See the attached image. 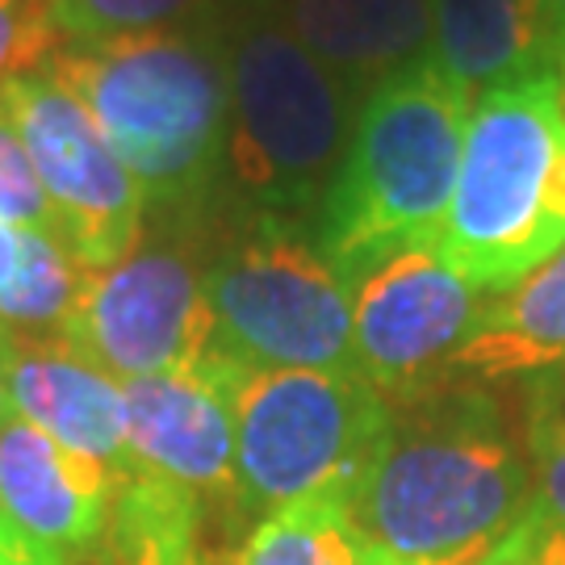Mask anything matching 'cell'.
Wrapping results in <instances>:
<instances>
[{
    "label": "cell",
    "mask_w": 565,
    "mask_h": 565,
    "mask_svg": "<svg viewBox=\"0 0 565 565\" xmlns=\"http://www.w3.org/2000/svg\"><path fill=\"white\" fill-rule=\"evenodd\" d=\"M18 411H13V394H9V373H4V343H0V427L9 424Z\"/></svg>",
    "instance_id": "cell-27"
},
{
    "label": "cell",
    "mask_w": 565,
    "mask_h": 565,
    "mask_svg": "<svg viewBox=\"0 0 565 565\" xmlns=\"http://www.w3.org/2000/svg\"><path fill=\"white\" fill-rule=\"evenodd\" d=\"M51 340L114 382L198 373L218 356L202 273L177 247H135L109 268H88Z\"/></svg>",
    "instance_id": "cell-8"
},
{
    "label": "cell",
    "mask_w": 565,
    "mask_h": 565,
    "mask_svg": "<svg viewBox=\"0 0 565 565\" xmlns=\"http://www.w3.org/2000/svg\"><path fill=\"white\" fill-rule=\"evenodd\" d=\"M527 461H532V507L565 527V424L527 411Z\"/></svg>",
    "instance_id": "cell-22"
},
{
    "label": "cell",
    "mask_w": 565,
    "mask_h": 565,
    "mask_svg": "<svg viewBox=\"0 0 565 565\" xmlns=\"http://www.w3.org/2000/svg\"><path fill=\"white\" fill-rule=\"evenodd\" d=\"M565 364V247L527 277L490 294L448 382L536 377Z\"/></svg>",
    "instance_id": "cell-16"
},
{
    "label": "cell",
    "mask_w": 565,
    "mask_h": 565,
    "mask_svg": "<svg viewBox=\"0 0 565 565\" xmlns=\"http://www.w3.org/2000/svg\"><path fill=\"white\" fill-rule=\"evenodd\" d=\"M294 39L356 97L431 55V0H273Z\"/></svg>",
    "instance_id": "cell-14"
},
{
    "label": "cell",
    "mask_w": 565,
    "mask_h": 565,
    "mask_svg": "<svg viewBox=\"0 0 565 565\" xmlns=\"http://www.w3.org/2000/svg\"><path fill=\"white\" fill-rule=\"evenodd\" d=\"M469 109V93L431 55L364 93L319 205V252L340 277L436 243L461 172Z\"/></svg>",
    "instance_id": "cell-3"
},
{
    "label": "cell",
    "mask_w": 565,
    "mask_h": 565,
    "mask_svg": "<svg viewBox=\"0 0 565 565\" xmlns=\"http://www.w3.org/2000/svg\"><path fill=\"white\" fill-rule=\"evenodd\" d=\"M532 507V461L478 385H436L394 406L348 515L398 565H478Z\"/></svg>",
    "instance_id": "cell-1"
},
{
    "label": "cell",
    "mask_w": 565,
    "mask_h": 565,
    "mask_svg": "<svg viewBox=\"0 0 565 565\" xmlns=\"http://www.w3.org/2000/svg\"><path fill=\"white\" fill-rule=\"evenodd\" d=\"M231 81L226 181L268 223L319 210L361 97L294 39L273 0H226L214 21Z\"/></svg>",
    "instance_id": "cell-4"
},
{
    "label": "cell",
    "mask_w": 565,
    "mask_h": 565,
    "mask_svg": "<svg viewBox=\"0 0 565 565\" xmlns=\"http://www.w3.org/2000/svg\"><path fill=\"white\" fill-rule=\"evenodd\" d=\"M527 411L553 415V419H562L565 424V364L532 377V385H527Z\"/></svg>",
    "instance_id": "cell-26"
},
{
    "label": "cell",
    "mask_w": 565,
    "mask_h": 565,
    "mask_svg": "<svg viewBox=\"0 0 565 565\" xmlns=\"http://www.w3.org/2000/svg\"><path fill=\"white\" fill-rule=\"evenodd\" d=\"M548 21H553V39L565 60V0H548Z\"/></svg>",
    "instance_id": "cell-28"
},
{
    "label": "cell",
    "mask_w": 565,
    "mask_h": 565,
    "mask_svg": "<svg viewBox=\"0 0 565 565\" xmlns=\"http://www.w3.org/2000/svg\"><path fill=\"white\" fill-rule=\"evenodd\" d=\"M364 565H398V562H390V557H377V553H369V548H364Z\"/></svg>",
    "instance_id": "cell-29"
},
{
    "label": "cell",
    "mask_w": 565,
    "mask_h": 565,
    "mask_svg": "<svg viewBox=\"0 0 565 565\" xmlns=\"http://www.w3.org/2000/svg\"><path fill=\"white\" fill-rule=\"evenodd\" d=\"M42 76L88 109L151 210L184 214L223 184L231 81L214 21L63 46Z\"/></svg>",
    "instance_id": "cell-2"
},
{
    "label": "cell",
    "mask_w": 565,
    "mask_h": 565,
    "mask_svg": "<svg viewBox=\"0 0 565 565\" xmlns=\"http://www.w3.org/2000/svg\"><path fill=\"white\" fill-rule=\"evenodd\" d=\"M478 565H565V527H557L536 507L507 532Z\"/></svg>",
    "instance_id": "cell-23"
},
{
    "label": "cell",
    "mask_w": 565,
    "mask_h": 565,
    "mask_svg": "<svg viewBox=\"0 0 565 565\" xmlns=\"http://www.w3.org/2000/svg\"><path fill=\"white\" fill-rule=\"evenodd\" d=\"M114 494L118 478L102 461L18 415L0 427V515L63 562L102 545Z\"/></svg>",
    "instance_id": "cell-12"
},
{
    "label": "cell",
    "mask_w": 565,
    "mask_h": 565,
    "mask_svg": "<svg viewBox=\"0 0 565 565\" xmlns=\"http://www.w3.org/2000/svg\"><path fill=\"white\" fill-rule=\"evenodd\" d=\"M231 565H364V541L343 494H315L264 515Z\"/></svg>",
    "instance_id": "cell-18"
},
{
    "label": "cell",
    "mask_w": 565,
    "mask_h": 565,
    "mask_svg": "<svg viewBox=\"0 0 565 565\" xmlns=\"http://www.w3.org/2000/svg\"><path fill=\"white\" fill-rule=\"evenodd\" d=\"M218 352L247 369L356 373L352 294L319 247L260 218L202 273ZM361 377V373H356Z\"/></svg>",
    "instance_id": "cell-7"
},
{
    "label": "cell",
    "mask_w": 565,
    "mask_h": 565,
    "mask_svg": "<svg viewBox=\"0 0 565 565\" xmlns=\"http://www.w3.org/2000/svg\"><path fill=\"white\" fill-rule=\"evenodd\" d=\"M431 247L482 294L515 285L565 247V114L553 72L473 102L457 189Z\"/></svg>",
    "instance_id": "cell-5"
},
{
    "label": "cell",
    "mask_w": 565,
    "mask_h": 565,
    "mask_svg": "<svg viewBox=\"0 0 565 565\" xmlns=\"http://www.w3.org/2000/svg\"><path fill=\"white\" fill-rule=\"evenodd\" d=\"M205 503L193 486L151 469L121 478L105 527L109 565H205Z\"/></svg>",
    "instance_id": "cell-17"
},
{
    "label": "cell",
    "mask_w": 565,
    "mask_h": 565,
    "mask_svg": "<svg viewBox=\"0 0 565 565\" xmlns=\"http://www.w3.org/2000/svg\"><path fill=\"white\" fill-rule=\"evenodd\" d=\"M235 478L243 507L273 515L315 494H352L394 427V403L356 373H231Z\"/></svg>",
    "instance_id": "cell-6"
},
{
    "label": "cell",
    "mask_w": 565,
    "mask_h": 565,
    "mask_svg": "<svg viewBox=\"0 0 565 565\" xmlns=\"http://www.w3.org/2000/svg\"><path fill=\"white\" fill-rule=\"evenodd\" d=\"M30 252H34L30 231L0 223V327H13V319H18L21 289L30 277Z\"/></svg>",
    "instance_id": "cell-24"
},
{
    "label": "cell",
    "mask_w": 565,
    "mask_h": 565,
    "mask_svg": "<svg viewBox=\"0 0 565 565\" xmlns=\"http://www.w3.org/2000/svg\"><path fill=\"white\" fill-rule=\"evenodd\" d=\"M0 223L42 235V239H55L63 247L60 218L46 202V189H42L39 172H34V160H30L25 142L9 126L4 114H0Z\"/></svg>",
    "instance_id": "cell-20"
},
{
    "label": "cell",
    "mask_w": 565,
    "mask_h": 565,
    "mask_svg": "<svg viewBox=\"0 0 565 565\" xmlns=\"http://www.w3.org/2000/svg\"><path fill=\"white\" fill-rule=\"evenodd\" d=\"M0 114L34 160L67 256L84 268L126 260L139 247L147 202L88 109L51 76H18L0 88Z\"/></svg>",
    "instance_id": "cell-10"
},
{
    "label": "cell",
    "mask_w": 565,
    "mask_h": 565,
    "mask_svg": "<svg viewBox=\"0 0 565 565\" xmlns=\"http://www.w3.org/2000/svg\"><path fill=\"white\" fill-rule=\"evenodd\" d=\"M343 281L352 294L356 373L394 406L448 382L461 343L490 302L431 243L390 252Z\"/></svg>",
    "instance_id": "cell-9"
},
{
    "label": "cell",
    "mask_w": 565,
    "mask_h": 565,
    "mask_svg": "<svg viewBox=\"0 0 565 565\" xmlns=\"http://www.w3.org/2000/svg\"><path fill=\"white\" fill-rule=\"evenodd\" d=\"M231 356L198 373H160L121 382L126 440L139 469L193 486L202 499L243 507L235 478V415H231Z\"/></svg>",
    "instance_id": "cell-11"
},
{
    "label": "cell",
    "mask_w": 565,
    "mask_h": 565,
    "mask_svg": "<svg viewBox=\"0 0 565 565\" xmlns=\"http://www.w3.org/2000/svg\"><path fill=\"white\" fill-rule=\"evenodd\" d=\"M4 373L18 419L42 427L60 445L102 461L114 478L139 473L126 440V394L121 382L81 361L55 340H34L0 327Z\"/></svg>",
    "instance_id": "cell-13"
},
{
    "label": "cell",
    "mask_w": 565,
    "mask_h": 565,
    "mask_svg": "<svg viewBox=\"0 0 565 565\" xmlns=\"http://www.w3.org/2000/svg\"><path fill=\"white\" fill-rule=\"evenodd\" d=\"M63 46H102L177 30L214 0H42Z\"/></svg>",
    "instance_id": "cell-19"
},
{
    "label": "cell",
    "mask_w": 565,
    "mask_h": 565,
    "mask_svg": "<svg viewBox=\"0 0 565 565\" xmlns=\"http://www.w3.org/2000/svg\"><path fill=\"white\" fill-rule=\"evenodd\" d=\"M63 39L42 0H0V88L18 76H42Z\"/></svg>",
    "instance_id": "cell-21"
},
{
    "label": "cell",
    "mask_w": 565,
    "mask_h": 565,
    "mask_svg": "<svg viewBox=\"0 0 565 565\" xmlns=\"http://www.w3.org/2000/svg\"><path fill=\"white\" fill-rule=\"evenodd\" d=\"M0 565H67V562H63L55 548L30 541L25 532H18V527L0 515Z\"/></svg>",
    "instance_id": "cell-25"
},
{
    "label": "cell",
    "mask_w": 565,
    "mask_h": 565,
    "mask_svg": "<svg viewBox=\"0 0 565 565\" xmlns=\"http://www.w3.org/2000/svg\"><path fill=\"white\" fill-rule=\"evenodd\" d=\"M431 60L469 102L562 63L548 0H431Z\"/></svg>",
    "instance_id": "cell-15"
}]
</instances>
